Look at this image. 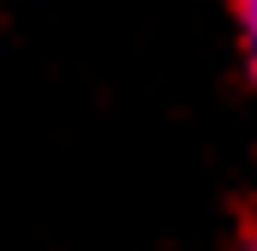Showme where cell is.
Returning <instances> with one entry per match:
<instances>
[{
  "label": "cell",
  "mask_w": 257,
  "mask_h": 251,
  "mask_svg": "<svg viewBox=\"0 0 257 251\" xmlns=\"http://www.w3.org/2000/svg\"><path fill=\"white\" fill-rule=\"evenodd\" d=\"M239 6V30H245V48H251V72H257V0H233Z\"/></svg>",
  "instance_id": "1"
},
{
  "label": "cell",
  "mask_w": 257,
  "mask_h": 251,
  "mask_svg": "<svg viewBox=\"0 0 257 251\" xmlns=\"http://www.w3.org/2000/svg\"><path fill=\"white\" fill-rule=\"evenodd\" d=\"M251 251H257V245H251Z\"/></svg>",
  "instance_id": "2"
}]
</instances>
